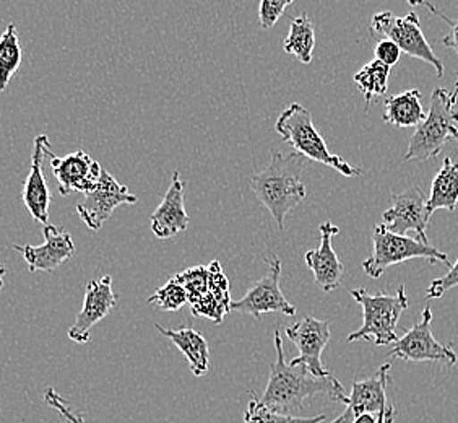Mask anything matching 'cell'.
Returning <instances> with one entry per match:
<instances>
[{
    "mask_svg": "<svg viewBox=\"0 0 458 423\" xmlns=\"http://www.w3.org/2000/svg\"><path fill=\"white\" fill-rule=\"evenodd\" d=\"M306 157L298 151L283 155L272 151V160L264 171L250 177L252 191L265 209L274 217L278 229H284V219L308 194L301 175L306 168Z\"/></svg>",
    "mask_w": 458,
    "mask_h": 423,
    "instance_id": "7a4b0ae2",
    "label": "cell"
},
{
    "mask_svg": "<svg viewBox=\"0 0 458 423\" xmlns=\"http://www.w3.org/2000/svg\"><path fill=\"white\" fill-rule=\"evenodd\" d=\"M275 131L280 134L283 142L290 143L294 151H298L308 160L334 168L346 177H360L362 173L360 168L352 167L342 157L328 151L324 137L318 133L316 125L312 123V116L309 113L308 108L300 103H293L283 111L276 119Z\"/></svg>",
    "mask_w": 458,
    "mask_h": 423,
    "instance_id": "277c9868",
    "label": "cell"
},
{
    "mask_svg": "<svg viewBox=\"0 0 458 423\" xmlns=\"http://www.w3.org/2000/svg\"><path fill=\"white\" fill-rule=\"evenodd\" d=\"M370 31L394 41L400 51L410 57L431 64L439 79L444 75V64L432 51L420 25V17L414 12H410L405 17H397L392 12L376 13L370 22Z\"/></svg>",
    "mask_w": 458,
    "mask_h": 423,
    "instance_id": "52a82bcc",
    "label": "cell"
},
{
    "mask_svg": "<svg viewBox=\"0 0 458 423\" xmlns=\"http://www.w3.org/2000/svg\"><path fill=\"white\" fill-rule=\"evenodd\" d=\"M392 365L386 363L370 378L354 381L348 396L346 410L332 423H352L356 417L364 414L377 415L387 404V386L390 383Z\"/></svg>",
    "mask_w": 458,
    "mask_h": 423,
    "instance_id": "2e32d148",
    "label": "cell"
},
{
    "mask_svg": "<svg viewBox=\"0 0 458 423\" xmlns=\"http://www.w3.org/2000/svg\"><path fill=\"white\" fill-rule=\"evenodd\" d=\"M43 237L45 243L41 246H12L27 261L30 272H54L64 263L75 256V245L69 231L47 223L43 229Z\"/></svg>",
    "mask_w": 458,
    "mask_h": 423,
    "instance_id": "5bb4252c",
    "label": "cell"
},
{
    "mask_svg": "<svg viewBox=\"0 0 458 423\" xmlns=\"http://www.w3.org/2000/svg\"><path fill=\"white\" fill-rule=\"evenodd\" d=\"M274 342L276 360L270 365V378L260 399L264 406L278 414L300 417L304 402L310 397L324 394L335 402H348L344 386L334 375L314 376L304 367H294L284 360L280 331H275Z\"/></svg>",
    "mask_w": 458,
    "mask_h": 423,
    "instance_id": "6da1fadb",
    "label": "cell"
},
{
    "mask_svg": "<svg viewBox=\"0 0 458 423\" xmlns=\"http://www.w3.org/2000/svg\"><path fill=\"white\" fill-rule=\"evenodd\" d=\"M340 233V229L332 221L320 223V246L306 253L304 261L314 273L318 289L330 293L340 287L344 281V265L336 256L332 241Z\"/></svg>",
    "mask_w": 458,
    "mask_h": 423,
    "instance_id": "ac0fdd59",
    "label": "cell"
},
{
    "mask_svg": "<svg viewBox=\"0 0 458 423\" xmlns=\"http://www.w3.org/2000/svg\"><path fill=\"white\" fill-rule=\"evenodd\" d=\"M23 53L15 23H9L0 35V93L9 87L10 80L21 65Z\"/></svg>",
    "mask_w": 458,
    "mask_h": 423,
    "instance_id": "cb8c5ba5",
    "label": "cell"
},
{
    "mask_svg": "<svg viewBox=\"0 0 458 423\" xmlns=\"http://www.w3.org/2000/svg\"><path fill=\"white\" fill-rule=\"evenodd\" d=\"M372 245V255L362 263V271L370 279H380L388 267L402 264L410 259H426L431 265L437 263H444L447 267L452 265L449 256L437 247L432 246L431 243H423L421 239L392 233L384 225H376Z\"/></svg>",
    "mask_w": 458,
    "mask_h": 423,
    "instance_id": "8992f818",
    "label": "cell"
},
{
    "mask_svg": "<svg viewBox=\"0 0 458 423\" xmlns=\"http://www.w3.org/2000/svg\"><path fill=\"white\" fill-rule=\"evenodd\" d=\"M51 151V143L47 135H38L31 153V167L28 173L27 181L21 191V199L30 215L39 221L41 225L49 223V205H51V191L46 181L43 163Z\"/></svg>",
    "mask_w": 458,
    "mask_h": 423,
    "instance_id": "e0dca14e",
    "label": "cell"
},
{
    "mask_svg": "<svg viewBox=\"0 0 458 423\" xmlns=\"http://www.w3.org/2000/svg\"><path fill=\"white\" fill-rule=\"evenodd\" d=\"M45 402L47 406L53 407L54 410H57L69 423H87L85 417L80 414L77 409H73L55 389H46Z\"/></svg>",
    "mask_w": 458,
    "mask_h": 423,
    "instance_id": "f546056e",
    "label": "cell"
},
{
    "mask_svg": "<svg viewBox=\"0 0 458 423\" xmlns=\"http://www.w3.org/2000/svg\"><path fill=\"white\" fill-rule=\"evenodd\" d=\"M452 139L458 142V127H455V129L452 131Z\"/></svg>",
    "mask_w": 458,
    "mask_h": 423,
    "instance_id": "d590c367",
    "label": "cell"
},
{
    "mask_svg": "<svg viewBox=\"0 0 458 423\" xmlns=\"http://www.w3.org/2000/svg\"><path fill=\"white\" fill-rule=\"evenodd\" d=\"M137 203V195L131 194L127 186L119 185L114 177L103 169L98 185L85 194V199L77 205V212L89 229L98 231L119 205H135Z\"/></svg>",
    "mask_w": 458,
    "mask_h": 423,
    "instance_id": "30bf717a",
    "label": "cell"
},
{
    "mask_svg": "<svg viewBox=\"0 0 458 423\" xmlns=\"http://www.w3.org/2000/svg\"><path fill=\"white\" fill-rule=\"evenodd\" d=\"M390 67L386 64L372 59L368 62L361 71L356 72L354 82L366 99V109L369 108L374 98L382 97L387 93Z\"/></svg>",
    "mask_w": 458,
    "mask_h": 423,
    "instance_id": "d4e9b609",
    "label": "cell"
},
{
    "mask_svg": "<svg viewBox=\"0 0 458 423\" xmlns=\"http://www.w3.org/2000/svg\"><path fill=\"white\" fill-rule=\"evenodd\" d=\"M418 5H424V7H428V9L431 10L432 13H434L436 17L442 18V20H444V22L449 25L450 31L447 33V35L442 38V45L445 46V47H450V49H454L458 57V20H452V18L447 17L444 12L436 9V7L432 5L431 2H428V0H416V2H414L413 7H418ZM452 98H454V101L457 103L458 75L457 80H455V90L452 91Z\"/></svg>",
    "mask_w": 458,
    "mask_h": 423,
    "instance_id": "83f0119b",
    "label": "cell"
},
{
    "mask_svg": "<svg viewBox=\"0 0 458 423\" xmlns=\"http://www.w3.org/2000/svg\"><path fill=\"white\" fill-rule=\"evenodd\" d=\"M5 265L0 264V291L4 289V277H5Z\"/></svg>",
    "mask_w": 458,
    "mask_h": 423,
    "instance_id": "e575fe53",
    "label": "cell"
},
{
    "mask_svg": "<svg viewBox=\"0 0 458 423\" xmlns=\"http://www.w3.org/2000/svg\"><path fill=\"white\" fill-rule=\"evenodd\" d=\"M432 311L426 306L420 321L405 334L398 337L390 357H395L405 362L444 363L447 367H455L458 362L457 353L450 345L441 344L436 341L431 331Z\"/></svg>",
    "mask_w": 458,
    "mask_h": 423,
    "instance_id": "ba28073f",
    "label": "cell"
},
{
    "mask_svg": "<svg viewBox=\"0 0 458 423\" xmlns=\"http://www.w3.org/2000/svg\"><path fill=\"white\" fill-rule=\"evenodd\" d=\"M252 394V393H250ZM326 420V415H316V417H290L274 412L272 409L264 406L262 401H259L252 394V399L247 406L244 414L246 423H322Z\"/></svg>",
    "mask_w": 458,
    "mask_h": 423,
    "instance_id": "484cf974",
    "label": "cell"
},
{
    "mask_svg": "<svg viewBox=\"0 0 458 423\" xmlns=\"http://www.w3.org/2000/svg\"><path fill=\"white\" fill-rule=\"evenodd\" d=\"M294 0H260L259 7V22L264 30H270L276 22L284 15L286 7H290Z\"/></svg>",
    "mask_w": 458,
    "mask_h": 423,
    "instance_id": "f1b7e54d",
    "label": "cell"
},
{
    "mask_svg": "<svg viewBox=\"0 0 458 423\" xmlns=\"http://www.w3.org/2000/svg\"><path fill=\"white\" fill-rule=\"evenodd\" d=\"M161 334L168 337L173 344L176 345L181 352L184 353L191 371L195 376H205L208 373L210 365V349L208 342L200 332H197L192 327H181V329H165L159 324H155Z\"/></svg>",
    "mask_w": 458,
    "mask_h": 423,
    "instance_id": "ffe728a7",
    "label": "cell"
},
{
    "mask_svg": "<svg viewBox=\"0 0 458 423\" xmlns=\"http://www.w3.org/2000/svg\"><path fill=\"white\" fill-rule=\"evenodd\" d=\"M291 342L300 349V355L291 360V365L304 367L314 376H330L332 373L322 365V352L330 341V321L318 317H302L293 326L286 327Z\"/></svg>",
    "mask_w": 458,
    "mask_h": 423,
    "instance_id": "8fae6325",
    "label": "cell"
},
{
    "mask_svg": "<svg viewBox=\"0 0 458 423\" xmlns=\"http://www.w3.org/2000/svg\"><path fill=\"white\" fill-rule=\"evenodd\" d=\"M406 2H408V4H410V5H411V7H413L414 2H416V0H406Z\"/></svg>",
    "mask_w": 458,
    "mask_h": 423,
    "instance_id": "8d00e7d4",
    "label": "cell"
},
{
    "mask_svg": "<svg viewBox=\"0 0 458 423\" xmlns=\"http://www.w3.org/2000/svg\"><path fill=\"white\" fill-rule=\"evenodd\" d=\"M374 56H376V59H377V61L382 62V64H386L387 67L392 69V67L400 61L402 51H400V47H398L394 41H390V39H386V38H384V39H380L379 43L376 45Z\"/></svg>",
    "mask_w": 458,
    "mask_h": 423,
    "instance_id": "1f68e13d",
    "label": "cell"
},
{
    "mask_svg": "<svg viewBox=\"0 0 458 423\" xmlns=\"http://www.w3.org/2000/svg\"><path fill=\"white\" fill-rule=\"evenodd\" d=\"M377 422V415L364 414L356 417L352 423H376Z\"/></svg>",
    "mask_w": 458,
    "mask_h": 423,
    "instance_id": "836d02e7",
    "label": "cell"
},
{
    "mask_svg": "<svg viewBox=\"0 0 458 423\" xmlns=\"http://www.w3.org/2000/svg\"><path fill=\"white\" fill-rule=\"evenodd\" d=\"M314 47H316V30L308 15L291 18L290 33L284 39V51L294 56L302 64H310Z\"/></svg>",
    "mask_w": 458,
    "mask_h": 423,
    "instance_id": "603a6c76",
    "label": "cell"
},
{
    "mask_svg": "<svg viewBox=\"0 0 458 423\" xmlns=\"http://www.w3.org/2000/svg\"><path fill=\"white\" fill-rule=\"evenodd\" d=\"M455 287H458V259L455 264L450 265L449 272L444 277L432 281L431 285L426 289V298L439 300L447 291Z\"/></svg>",
    "mask_w": 458,
    "mask_h": 423,
    "instance_id": "4dcf8cb0",
    "label": "cell"
},
{
    "mask_svg": "<svg viewBox=\"0 0 458 423\" xmlns=\"http://www.w3.org/2000/svg\"><path fill=\"white\" fill-rule=\"evenodd\" d=\"M352 298L362 308V326L348 335V342L368 341L377 347L397 342L398 319L410 306V298L402 285L395 295L379 291L376 295L366 289H352Z\"/></svg>",
    "mask_w": 458,
    "mask_h": 423,
    "instance_id": "3957f363",
    "label": "cell"
},
{
    "mask_svg": "<svg viewBox=\"0 0 458 423\" xmlns=\"http://www.w3.org/2000/svg\"><path fill=\"white\" fill-rule=\"evenodd\" d=\"M47 157L51 160V169L59 183L61 195H69L72 193L87 194L98 185L103 173L101 165L91 159L87 151H73L67 157L59 159L49 151Z\"/></svg>",
    "mask_w": 458,
    "mask_h": 423,
    "instance_id": "9a60e30c",
    "label": "cell"
},
{
    "mask_svg": "<svg viewBox=\"0 0 458 423\" xmlns=\"http://www.w3.org/2000/svg\"><path fill=\"white\" fill-rule=\"evenodd\" d=\"M457 125L458 111L452 91L447 89L434 90L429 111L423 123L416 127L403 161L436 159L445 143L454 141L452 131Z\"/></svg>",
    "mask_w": 458,
    "mask_h": 423,
    "instance_id": "5b68a950",
    "label": "cell"
},
{
    "mask_svg": "<svg viewBox=\"0 0 458 423\" xmlns=\"http://www.w3.org/2000/svg\"><path fill=\"white\" fill-rule=\"evenodd\" d=\"M191 219L184 207V183L179 171H174L166 194L151 213V231L159 239H169L189 229Z\"/></svg>",
    "mask_w": 458,
    "mask_h": 423,
    "instance_id": "d6986e66",
    "label": "cell"
},
{
    "mask_svg": "<svg viewBox=\"0 0 458 423\" xmlns=\"http://www.w3.org/2000/svg\"><path fill=\"white\" fill-rule=\"evenodd\" d=\"M421 98V91L416 89L388 97L386 99L384 121L395 127H418L426 117Z\"/></svg>",
    "mask_w": 458,
    "mask_h": 423,
    "instance_id": "44dd1931",
    "label": "cell"
},
{
    "mask_svg": "<svg viewBox=\"0 0 458 423\" xmlns=\"http://www.w3.org/2000/svg\"><path fill=\"white\" fill-rule=\"evenodd\" d=\"M392 207L382 215V225L392 233L403 237H406V233L414 231L418 239L429 243L426 229L431 220V213L428 212V199L423 189H420L418 186L410 187L400 194L392 195Z\"/></svg>",
    "mask_w": 458,
    "mask_h": 423,
    "instance_id": "7c38bea8",
    "label": "cell"
},
{
    "mask_svg": "<svg viewBox=\"0 0 458 423\" xmlns=\"http://www.w3.org/2000/svg\"><path fill=\"white\" fill-rule=\"evenodd\" d=\"M117 305V297L113 290V279L105 275L99 281H91L87 285L83 306L75 323L69 329V339L77 344L89 342L91 329L113 313Z\"/></svg>",
    "mask_w": 458,
    "mask_h": 423,
    "instance_id": "4fadbf2b",
    "label": "cell"
},
{
    "mask_svg": "<svg viewBox=\"0 0 458 423\" xmlns=\"http://www.w3.org/2000/svg\"><path fill=\"white\" fill-rule=\"evenodd\" d=\"M395 417H397L395 407L387 406L377 414V422L376 423H394L395 422Z\"/></svg>",
    "mask_w": 458,
    "mask_h": 423,
    "instance_id": "d6a6232c",
    "label": "cell"
},
{
    "mask_svg": "<svg viewBox=\"0 0 458 423\" xmlns=\"http://www.w3.org/2000/svg\"><path fill=\"white\" fill-rule=\"evenodd\" d=\"M268 273L254 283L241 300L231 303L229 309L244 313L260 319L265 313H282L284 316H294L296 306H293L280 289L282 261L276 256L267 259Z\"/></svg>",
    "mask_w": 458,
    "mask_h": 423,
    "instance_id": "9c48e42d",
    "label": "cell"
},
{
    "mask_svg": "<svg viewBox=\"0 0 458 423\" xmlns=\"http://www.w3.org/2000/svg\"><path fill=\"white\" fill-rule=\"evenodd\" d=\"M458 203V163L452 159L444 160L439 173L432 179L431 195L428 199V212L439 209L455 212Z\"/></svg>",
    "mask_w": 458,
    "mask_h": 423,
    "instance_id": "7402d4cb",
    "label": "cell"
},
{
    "mask_svg": "<svg viewBox=\"0 0 458 423\" xmlns=\"http://www.w3.org/2000/svg\"><path fill=\"white\" fill-rule=\"evenodd\" d=\"M187 301H189L187 290L177 279L169 281L165 287H161L153 297L148 298V303H155L158 305L159 309H165V311H177L182 308Z\"/></svg>",
    "mask_w": 458,
    "mask_h": 423,
    "instance_id": "4316f807",
    "label": "cell"
}]
</instances>
